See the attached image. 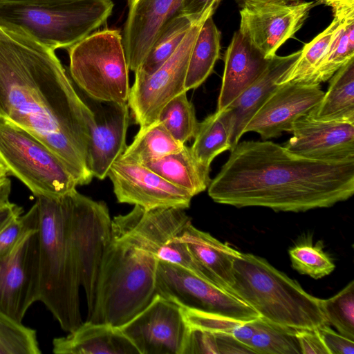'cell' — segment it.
I'll list each match as a JSON object with an SVG mask.
<instances>
[{"label":"cell","instance_id":"6da1fadb","mask_svg":"<svg viewBox=\"0 0 354 354\" xmlns=\"http://www.w3.org/2000/svg\"><path fill=\"white\" fill-rule=\"evenodd\" d=\"M93 118L54 50L0 26V119L41 142L77 185L93 178L86 158Z\"/></svg>","mask_w":354,"mask_h":354},{"label":"cell","instance_id":"7a4b0ae2","mask_svg":"<svg viewBox=\"0 0 354 354\" xmlns=\"http://www.w3.org/2000/svg\"><path fill=\"white\" fill-rule=\"evenodd\" d=\"M216 203L306 212L346 201L354 194V158L313 160L272 141H243L207 187Z\"/></svg>","mask_w":354,"mask_h":354},{"label":"cell","instance_id":"3957f363","mask_svg":"<svg viewBox=\"0 0 354 354\" xmlns=\"http://www.w3.org/2000/svg\"><path fill=\"white\" fill-rule=\"evenodd\" d=\"M74 190L56 198L37 197L35 201L38 209L39 301L68 333L82 323L80 263L73 222Z\"/></svg>","mask_w":354,"mask_h":354},{"label":"cell","instance_id":"277c9868","mask_svg":"<svg viewBox=\"0 0 354 354\" xmlns=\"http://www.w3.org/2000/svg\"><path fill=\"white\" fill-rule=\"evenodd\" d=\"M233 277L230 291L270 323L294 330L328 324L320 299L262 257L241 252L234 261Z\"/></svg>","mask_w":354,"mask_h":354},{"label":"cell","instance_id":"5b68a950","mask_svg":"<svg viewBox=\"0 0 354 354\" xmlns=\"http://www.w3.org/2000/svg\"><path fill=\"white\" fill-rule=\"evenodd\" d=\"M158 260L131 243L111 238L102 258L87 320L120 327L142 311L157 294Z\"/></svg>","mask_w":354,"mask_h":354},{"label":"cell","instance_id":"8992f818","mask_svg":"<svg viewBox=\"0 0 354 354\" xmlns=\"http://www.w3.org/2000/svg\"><path fill=\"white\" fill-rule=\"evenodd\" d=\"M111 0L55 4H0V26L22 33L54 50L68 49L107 21Z\"/></svg>","mask_w":354,"mask_h":354},{"label":"cell","instance_id":"52a82bcc","mask_svg":"<svg viewBox=\"0 0 354 354\" xmlns=\"http://www.w3.org/2000/svg\"><path fill=\"white\" fill-rule=\"evenodd\" d=\"M67 50L70 77L88 98L127 103L129 69L119 30H96Z\"/></svg>","mask_w":354,"mask_h":354},{"label":"cell","instance_id":"ba28073f","mask_svg":"<svg viewBox=\"0 0 354 354\" xmlns=\"http://www.w3.org/2000/svg\"><path fill=\"white\" fill-rule=\"evenodd\" d=\"M0 162L37 198H56L77 186L74 177L41 142L0 119Z\"/></svg>","mask_w":354,"mask_h":354},{"label":"cell","instance_id":"9c48e42d","mask_svg":"<svg viewBox=\"0 0 354 354\" xmlns=\"http://www.w3.org/2000/svg\"><path fill=\"white\" fill-rule=\"evenodd\" d=\"M185 210L173 207L146 209L134 205L129 213L111 220V238L131 243L159 260L180 266L209 281L178 239L192 222Z\"/></svg>","mask_w":354,"mask_h":354},{"label":"cell","instance_id":"30bf717a","mask_svg":"<svg viewBox=\"0 0 354 354\" xmlns=\"http://www.w3.org/2000/svg\"><path fill=\"white\" fill-rule=\"evenodd\" d=\"M28 225L12 250L0 259V311L22 323L39 297L38 209L26 212Z\"/></svg>","mask_w":354,"mask_h":354},{"label":"cell","instance_id":"8fae6325","mask_svg":"<svg viewBox=\"0 0 354 354\" xmlns=\"http://www.w3.org/2000/svg\"><path fill=\"white\" fill-rule=\"evenodd\" d=\"M156 291L185 308L245 322L259 317L252 308L227 290L187 268L161 260L158 263Z\"/></svg>","mask_w":354,"mask_h":354},{"label":"cell","instance_id":"7c38bea8","mask_svg":"<svg viewBox=\"0 0 354 354\" xmlns=\"http://www.w3.org/2000/svg\"><path fill=\"white\" fill-rule=\"evenodd\" d=\"M206 19L191 27L174 53L154 73L149 75L139 71L134 73L127 104L140 127L156 121L169 100L186 91L185 83L190 53Z\"/></svg>","mask_w":354,"mask_h":354},{"label":"cell","instance_id":"4fadbf2b","mask_svg":"<svg viewBox=\"0 0 354 354\" xmlns=\"http://www.w3.org/2000/svg\"><path fill=\"white\" fill-rule=\"evenodd\" d=\"M317 5L300 0L250 1L240 10L239 30L266 58L292 38Z\"/></svg>","mask_w":354,"mask_h":354},{"label":"cell","instance_id":"5bb4252c","mask_svg":"<svg viewBox=\"0 0 354 354\" xmlns=\"http://www.w3.org/2000/svg\"><path fill=\"white\" fill-rule=\"evenodd\" d=\"M120 328L139 354H183L190 329L183 307L158 294Z\"/></svg>","mask_w":354,"mask_h":354},{"label":"cell","instance_id":"9a60e30c","mask_svg":"<svg viewBox=\"0 0 354 354\" xmlns=\"http://www.w3.org/2000/svg\"><path fill=\"white\" fill-rule=\"evenodd\" d=\"M73 222L80 263L81 286L91 314L100 263L111 240V218L104 201H94L75 189Z\"/></svg>","mask_w":354,"mask_h":354},{"label":"cell","instance_id":"2e32d148","mask_svg":"<svg viewBox=\"0 0 354 354\" xmlns=\"http://www.w3.org/2000/svg\"><path fill=\"white\" fill-rule=\"evenodd\" d=\"M107 176L120 203L138 205L146 209L190 206L193 196L170 183L147 167L118 159L111 166Z\"/></svg>","mask_w":354,"mask_h":354},{"label":"cell","instance_id":"e0dca14e","mask_svg":"<svg viewBox=\"0 0 354 354\" xmlns=\"http://www.w3.org/2000/svg\"><path fill=\"white\" fill-rule=\"evenodd\" d=\"M324 94L318 84H280L247 123L243 134L254 131L267 140L290 133L294 122L310 113Z\"/></svg>","mask_w":354,"mask_h":354},{"label":"cell","instance_id":"ac0fdd59","mask_svg":"<svg viewBox=\"0 0 354 354\" xmlns=\"http://www.w3.org/2000/svg\"><path fill=\"white\" fill-rule=\"evenodd\" d=\"M86 104L94 114L90 124L87 167L93 177L104 180L112 164L126 149L129 124L128 104L100 102Z\"/></svg>","mask_w":354,"mask_h":354},{"label":"cell","instance_id":"d6986e66","mask_svg":"<svg viewBox=\"0 0 354 354\" xmlns=\"http://www.w3.org/2000/svg\"><path fill=\"white\" fill-rule=\"evenodd\" d=\"M283 147L304 158L338 161L354 158V122L324 121L308 114L294 122Z\"/></svg>","mask_w":354,"mask_h":354},{"label":"cell","instance_id":"ffe728a7","mask_svg":"<svg viewBox=\"0 0 354 354\" xmlns=\"http://www.w3.org/2000/svg\"><path fill=\"white\" fill-rule=\"evenodd\" d=\"M183 0H128L122 44L129 69L137 71L164 26L180 12Z\"/></svg>","mask_w":354,"mask_h":354},{"label":"cell","instance_id":"44dd1931","mask_svg":"<svg viewBox=\"0 0 354 354\" xmlns=\"http://www.w3.org/2000/svg\"><path fill=\"white\" fill-rule=\"evenodd\" d=\"M266 58L238 30L224 55V72L217 110L226 109L267 68Z\"/></svg>","mask_w":354,"mask_h":354},{"label":"cell","instance_id":"7402d4cb","mask_svg":"<svg viewBox=\"0 0 354 354\" xmlns=\"http://www.w3.org/2000/svg\"><path fill=\"white\" fill-rule=\"evenodd\" d=\"M300 54L301 50L286 56H273L263 73L227 106L232 122L231 150L239 143L247 123L277 88L278 81Z\"/></svg>","mask_w":354,"mask_h":354},{"label":"cell","instance_id":"603a6c76","mask_svg":"<svg viewBox=\"0 0 354 354\" xmlns=\"http://www.w3.org/2000/svg\"><path fill=\"white\" fill-rule=\"evenodd\" d=\"M178 239L185 244L208 280L230 291L234 282L233 263L241 252L210 234L196 228L192 222Z\"/></svg>","mask_w":354,"mask_h":354},{"label":"cell","instance_id":"cb8c5ba5","mask_svg":"<svg viewBox=\"0 0 354 354\" xmlns=\"http://www.w3.org/2000/svg\"><path fill=\"white\" fill-rule=\"evenodd\" d=\"M56 354H139L120 328L86 320L65 337L53 340Z\"/></svg>","mask_w":354,"mask_h":354},{"label":"cell","instance_id":"d4e9b609","mask_svg":"<svg viewBox=\"0 0 354 354\" xmlns=\"http://www.w3.org/2000/svg\"><path fill=\"white\" fill-rule=\"evenodd\" d=\"M144 165L162 178L189 192L193 197L207 189L211 178L210 167L194 157L191 147L150 160Z\"/></svg>","mask_w":354,"mask_h":354},{"label":"cell","instance_id":"484cf974","mask_svg":"<svg viewBox=\"0 0 354 354\" xmlns=\"http://www.w3.org/2000/svg\"><path fill=\"white\" fill-rule=\"evenodd\" d=\"M308 115L318 120L354 122V57L330 78L327 91Z\"/></svg>","mask_w":354,"mask_h":354},{"label":"cell","instance_id":"4316f807","mask_svg":"<svg viewBox=\"0 0 354 354\" xmlns=\"http://www.w3.org/2000/svg\"><path fill=\"white\" fill-rule=\"evenodd\" d=\"M220 50L221 32L209 16L201 25L190 53L185 83L187 92L199 87L212 74Z\"/></svg>","mask_w":354,"mask_h":354},{"label":"cell","instance_id":"83f0119b","mask_svg":"<svg viewBox=\"0 0 354 354\" xmlns=\"http://www.w3.org/2000/svg\"><path fill=\"white\" fill-rule=\"evenodd\" d=\"M232 131V116L227 107L216 111L198 122L194 142L190 147L196 160L210 167L216 156L231 150Z\"/></svg>","mask_w":354,"mask_h":354},{"label":"cell","instance_id":"f1b7e54d","mask_svg":"<svg viewBox=\"0 0 354 354\" xmlns=\"http://www.w3.org/2000/svg\"><path fill=\"white\" fill-rule=\"evenodd\" d=\"M185 145L174 139L157 119L147 126L140 127L131 144L127 147L118 159L125 162L144 165L176 153Z\"/></svg>","mask_w":354,"mask_h":354},{"label":"cell","instance_id":"f546056e","mask_svg":"<svg viewBox=\"0 0 354 354\" xmlns=\"http://www.w3.org/2000/svg\"><path fill=\"white\" fill-rule=\"evenodd\" d=\"M196 22L180 12L174 16L162 28L137 71L147 75L154 73L171 57Z\"/></svg>","mask_w":354,"mask_h":354},{"label":"cell","instance_id":"4dcf8cb0","mask_svg":"<svg viewBox=\"0 0 354 354\" xmlns=\"http://www.w3.org/2000/svg\"><path fill=\"white\" fill-rule=\"evenodd\" d=\"M354 57V17L340 20L330 47L306 84H320Z\"/></svg>","mask_w":354,"mask_h":354},{"label":"cell","instance_id":"1f68e13d","mask_svg":"<svg viewBox=\"0 0 354 354\" xmlns=\"http://www.w3.org/2000/svg\"><path fill=\"white\" fill-rule=\"evenodd\" d=\"M340 20L333 18L330 24L301 49L297 61L278 81L280 85L287 82L307 83L316 68L326 55Z\"/></svg>","mask_w":354,"mask_h":354},{"label":"cell","instance_id":"d6a6232c","mask_svg":"<svg viewBox=\"0 0 354 354\" xmlns=\"http://www.w3.org/2000/svg\"><path fill=\"white\" fill-rule=\"evenodd\" d=\"M255 331L248 346L256 354H301L296 330L270 323L260 317L254 319Z\"/></svg>","mask_w":354,"mask_h":354},{"label":"cell","instance_id":"836d02e7","mask_svg":"<svg viewBox=\"0 0 354 354\" xmlns=\"http://www.w3.org/2000/svg\"><path fill=\"white\" fill-rule=\"evenodd\" d=\"M158 120L183 145L194 139L198 125L194 106L187 99L186 91L169 100L160 111Z\"/></svg>","mask_w":354,"mask_h":354},{"label":"cell","instance_id":"e575fe53","mask_svg":"<svg viewBox=\"0 0 354 354\" xmlns=\"http://www.w3.org/2000/svg\"><path fill=\"white\" fill-rule=\"evenodd\" d=\"M183 309L189 326L232 335L248 346L255 331L254 319L245 322L185 307Z\"/></svg>","mask_w":354,"mask_h":354},{"label":"cell","instance_id":"d590c367","mask_svg":"<svg viewBox=\"0 0 354 354\" xmlns=\"http://www.w3.org/2000/svg\"><path fill=\"white\" fill-rule=\"evenodd\" d=\"M322 313L328 324L338 333L354 340V281L349 282L336 295L320 299Z\"/></svg>","mask_w":354,"mask_h":354},{"label":"cell","instance_id":"8d00e7d4","mask_svg":"<svg viewBox=\"0 0 354 354\" xmlns=\"http://www.w3.org/2000/svg\"><path fill=\"white\" fill-rule=\"evenodd\" d=\"M36 330L0 311V354H39Z\"/></svg>","mask_w":354,"mask_h":354},{"label":"cell","instance_id":"74e56055","mask_svg":"<svg viewBox=\"0 0 354 354\" xmlns=\"http://www.w3.org/2000/svg\"><path fill=\"white\" fill-rule=\"evenodd\" d=\"M292 268L300 274L320 279L330 274L335 265L324 250L321 243L301 242L289 250Z\"/></svg>","mask_w":354,"mask_h":354},{"label":"cell","instance_id":"f35d334b","mask_svg":"<svg viewBox=\"0 0 354 354\" xmlns=\"http://www.w3.org/2000/svg\"><path fill=\"white\" fill-rule=\"evenodd\" d=\"M17 205L10 214L0 221V259L6 256L15 246L28 225V215Z\"/></svg>","mask_w":354,"mask_h":354},{"label":"cell","instance_id":"ab89813d","mask_svg":"<svg viewBox=\"0 0 354 354\" xmlns=\"http://www.w3.org/2000/svg\"><path fill=\"white\" fill-rule=\"evenodd\" d=\"M329 354H353L354 340L332 330L328 324L317 328Z\"/></svg>","mask_w":354,"mask_h":354},{"label":"cell","instance_id":"60d3db41","mask_svg":"<svg viewBox=\"0 0 354 354\" xmlns=\"http://www.w3.org/2000/svg\"><path fill=\"white\" fill-rule=\"evenodd\" d=\"M221 0H183L180 13L198 21L212 16Z\"/></svg>","mask_w":354,"mask_h":354},{"label":"cell","instance_id":"b9f144b4","mask_svg":"<svg viewBox=\"0 0 354 354\" xmlns=\"http://www.w3.org/2000/svg\"><path fill=\"white\" fill-rule=\"evenodd\" d=\"M296 336L301 354H329L317 328L297 330Z\"/></svg>","mask_w":354,"mask_h":354},{"label":"cell","instance_id":"7bdbcfd3","mask_svg":"<svg viewBox=\"0 0 354 354\" xmlns=\"http://www.w3.org/2000/svg\"><path fill=\"white\" fill-rule=\"evenodd\" d=\"M218 354L254 353L249 346L227 334L214 333Z\"/></svg>","mask_w":354,"mask_h":354},{"label":"cell","instance_id":"ee69618b","mask_svg":"<svg viewBox=\"0 0 354 354\" xmlns=\"http://www.w3.org/2000/svg\"><path fill=\"white\" fill-rule=\"evenodd\" d=\"M315 2L317 5L330 7L334 19L337 20L354 17V0H315Z\"/></svg>","mask_w":354,"mask_h":354},{"label":"cell","instance_id":"f6af8a7d","mask_svg":"<svg viewBox=\"0 0 354 354\" xmlns=\"http://www.w3.org/2000/svg\"><path fill=\"white\" fill-rule=\"evenodd\" d=\"M12 183L8 178L0 179V209L8 207L12 203L9 201Z\"/></svg>","mask_w":354,"mask_h":354},{"label":"cell","instance_id":"bcb514c9","mask_svg":"<svg viewBox=\"0 0 354 354\" xmlns=\"http://www.w3.org/2000/svg\"><path fill=\"white\" fill-rule=\"evenodd\" d=\"M82 0H0V4L3 3H15V4H30V5H39V4H55V3H64Z\"/></svg>","mask_w":354,"mask_h":354},{"label":"cell","instance_id":"7dc6e473","mask_svg":"<svg viewBox=\"0 0 354 354\" xmlns=\"http://www.w3.org/2000/svg\"><path fill=\"white\" fill-rule=\"evenodd\" d=\"M15 205H16V204L12 203L8 207H7L4 209H0V221H1L6 216H7L10 214V212L12 210V209L15 207Z\"/></svg>","mask_w":354,"mask_h":354},{"label":"cell","instance_id":"c3c4849f","mask_svg":"<svg viewBox=\"0 0 354 354\" xmlns=\"http://www.w3.org/2000/svg\"><path fill=\"white\" fill-rule=\"evenodd\" d=\"M8 172L6 167L0 162V179L7 177Z\"/></svg>","mask_w":354,"mask_h":354},{"label":"cell","instance_id":"681fc988","mask_svg":"<svg viewBox=\"0 0 354 354\" xmlns=\"http://www.w3.org/2000/svg\"><path fill=\"white\" fill-rule=\"evenodd\" d=\"M270 1V0H234V1L237 3V5L239 6V7H241V6L247 2V1Z\"/></svg>","mask_w":354,"mask_h":354}]
</instances>
